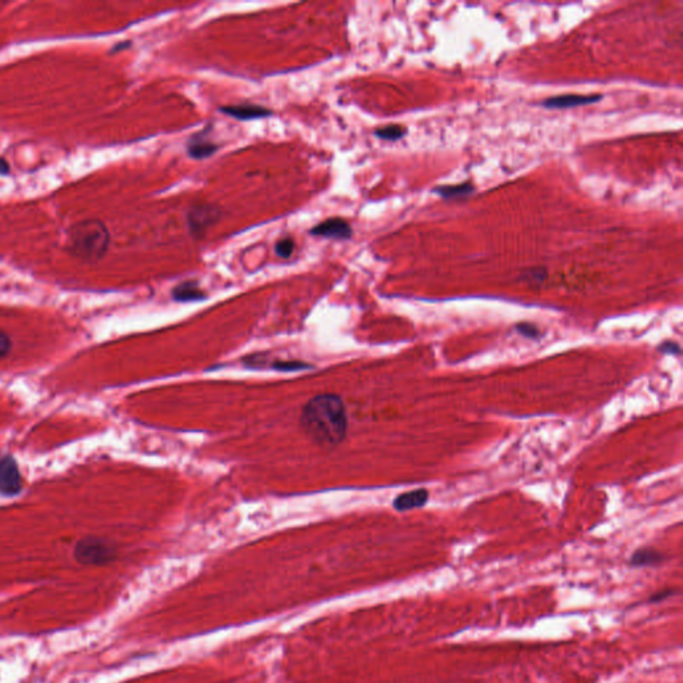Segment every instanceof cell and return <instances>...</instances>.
Masks as SVG:
<instances>
[{"label": "cell", "instance_id": "cell-13", "mask_svg": "<svg viewBox=\"0 0 683 683\" xmlns=\"http://www.w3.org/2000/svg\"><path fill=\"white\" fill-rule=\"evenodd\" d=\"M474 191V186L471 183H463V185H456V186H442L435 188V192L439 194L443 198H458V196H465L470 195Z\"/></svg>", "mask_w": 683, "mask_h": 683}, {"label": "cell", "instance_id": "cell-16", "mask_svg": "<svg viewBox=\"0 0 683 683\" xmlns=\"http://www.w3.org/2000/svg\"><path fill=\"white\" fill-rule=\"evenodd\" d=\"M516 329H517V332H519L520 335H523L524 338L537 339V338L540 336V330H539L538 327H537L536 325H533V323H526V322H524V323H518L517 326H516Z\"/></svg>", "mask_w": 683, "mask_h": 683}, {"label": "cell", "instance_id": "cell-12", "mask_svg": "<svg viewBox=\"0 0 683 683\" xmlns=\"http://www.w3.org/2000/svg\"><path fill=\"white\" fill-rule=\"evenodd\" d=\"M663 560V554L655 549H640L637 550L633 557L630 559V563L635 567H646V566H655L660 564Z\"/></svg>", "mask_w": 683, "mask_h": 683}, {"label": "cell", "instance_id": "cell-5", "mask_svg": "<svg viewBox=\"0 0 683 683\" xmlns=\"http://www.w3.org/2000/svg\"><path fill=\"white\" fill-rule=\"evenodd\" d=\"M21 490V476L18 463L12 456L0 458V493L6 497L18 494Z\"/></svg>", "mask_w": 683, "mask_h": 683}, {"label": "cell", "instance_id": "cell-11", "mask_svg": "<svg viewBox=\"0 0 683 683\" xmlns=\"http://www.w3.org/2000/svg\"><path fill=\"white\" fill-rule=\"evenodd\" d=\"M172 296L178 302H192L205 299L206 294L199 289L196 282H183L172 290Z\"/></svg>", "mask_w": 683, "mask_h": 683}, {"label": "cell", "instance_id": "cell-14", "mask_svg": "<svg viewBox=\"0 0 683 683\" xmlns=\"http://www.w3.org/2000/svg\"><path fill=\"white\" fill-rule=\"evenodd\" d=\"M406 132H407V130L402 125H386V127L378 128L375 131V136H378L379 139H383V141H399L406 135Z\"/></svg>", "mask_w": 683, "mask_h": 683}, {"label": "cell", "instance_id": "cell-9", "mask_svg": "<svg viewBox=\"0 0 683 683\" xmlns=\"http://www.w3.org/2000/svg\"><path fill=\"white\" fill-rule=\"evenodd\" d=\"M429 500V491L425 489H418L409 493H403L395 498L394 509L398 511H407L413 509L423 507Z\"/></svg>", "mask_w": 683, "mask_h": 683}, {"label": "cell", "instance_id": "cell-3", "mask_svg": "<svg viewBox=\"0 0 683 683\" xmlns=\"http://www.w3.org/2000/svg\"><path fill=\"white\" fill-rule=\"evenodd\" d=\"M74 558L85 566H103L116 558V549L107 539L87 537L75 544Z\"/></svg>", "mask_w": 683, "mask_h": 683}, {"label": "cell", "instance_id": "cell-4", "mask_svg": "<svg viewBox=\"0 0 683 683\" xmlns=\"http://www.w3.org/2000/svg\"><path fill=\"white\" fill-rule=\"evenodd\" d=\"M222 211L214 205H199L190 210L187 215L188 230L194 236H202L208 228L221 219Z\"/></svg>", "mask_w": 683, "mask_h": 683}, {"label": "cell", "instance_id": "cell-19", "mask_svg": "<svg viewBox=\"0 0 683 683\" xmlns=\"http://www.w3.org/2000/svg\"><path fill=\"white\" fill-rule=\"evenodd\" d=\"M673 594H674V590H662V591H658V593H655L654 595H651V597H650V600H651V602H661V600L669 598V597H670V595H673Z\"/></svg>", "mask_w": 683, "mask_h": 683}, {"label": "cell", "instance_id": "cell-17", "mask_svg": "<svg viewBox=\"0 0 683 683\" xmlns=\"http://www.w3.org/2000/svg\"><path fill=\"white\" fill-rule=\"evenodd\" d=\"M12 349V340L6 332H0V359L7 356Z\"/></svg>", "mask_w": 683, "mask_h": 683}, {"label": "cell", "instance_id": "cell-18", "mask_svg": "<svg viewBox=\"0 0 683 683\" xmlns=\"http://www.w3.org/2000/svg\"><path fill=\"white\" fill-rule=\"evenodd\" d=\"M660 351L664 352V354H673V355H678L681 352V347L677 342H664L661 346H660Z\"/></svg>", "mask_w": 683, "mask_h": 683}, {"label": "cell", "instance_id": "cell-20", "mask_svg": "<svg viewBox=\"0 0 683 683\" xmlns=\"http://www.w3.org/2000/svg\"><path fill=\"white\" fill-rule=\"evenodd\" d=\"M10 170L8 163L4 159H0V174H7Z\"/></svg>", "mask_w": 683, "mask_h": 683}, {"label": "cell", "instance_id": "cell-8", "mask_svg": "<svg viewBox=\"0 0 683 683\" xmlns=\"http://www.w3.org/2000/svg\"><path fill=\"white\" fill-rule=\"evenodd\" d=\"M602 95L594 94V95H560V96H553L546 101H543V105L546 108H571L577 105L583 104H593L600 102Z\"/></svg>", "mask_w": 683, "mask_h": 683}, {"label": "cell", "instance_id": "cell-7", "mask_svg": "<svg viewBox=\"0 0 683 683\" xmlns=\"http://www.w3.org/2000/svg\"><path fill=\"white\" fill-rule=\"evenodd\" d=\"M221 111L238 121H255L261 118H267L272 112L269 108L255 104H238V105H223Z\"/></svg>", "mask_w": 683, "mask_h": 683}, {"label": "cell", "instance_id": "cell-6", "mask_svg": "<svg viewBox=\"0 0 683 683\" xmlns=\"http://www.w3.org/2000/svg\"><path fill=\"white\" fill-rule=\"evenodd\" d=\"M311 235L330 239H350L352 228L349 222L342 218H330L320 222L318 226L311 228Z\"/></svg>", "mask_w": 683, "mask_h": 683}, {"label": "cell", "instance_id": "cell-10", "mask_svg": "<svg viewBox=\"0 0 683 683\" xmlns=\"http://www.w3.org/2000/svg\"><path fill=\"white\" fill-rule=\"evenodd\" d=\"M218 145L212 143L211 141H207L206 138H202L201 135L192 138L188 143V155L194 159H206L208 156L214 155L216 151H218Z\"/></svg>", "mask_w": 683, "mask_h": 683}, {"label": "cell", "instance_id": "cell-1", "mask_svg": "<svg viewBox=\"0 0 683 683\" xmlns=\"http://www.w3.org/2000/svg\"><path fill=\"white\" fill-rule=\"evenodd\" d=\"M300 425L314 442L323 446H336L345 439L347 430L345 405L336 395H318L303 407Z\"/></svg>", "mask_w": 683, "mask_h": 683}, {"label": "cell", "instance_id": "cell-15", "mask_svg": "<svg viewBox=\"0 0 683 683\" xmlns=\"http://www.w3.org/2000/svg\"><path fill=\"white\" fill-rule=\"evenodd\" d=\"M294 251V242L291 238H283L275 245V252L281 258H290Z\"/></svg>", "mask_w": 683, "mask_h": 683}, {"label": "cell", "instance_id": "cell-2", "mask_svg": "<svg viewBox=\"0 0 683 683\" xmlns=\"http://www.w3.org/2000/svg\"><path fill=\"white\" fill-rule=\"evenodd\" d=\"M110 239L108 228L102 221L84 219L70 228L68 249L74 256L95 263L105 255Z\"/></svg>", "mask_w": 683, "mask_h": 683}]
</instances>
